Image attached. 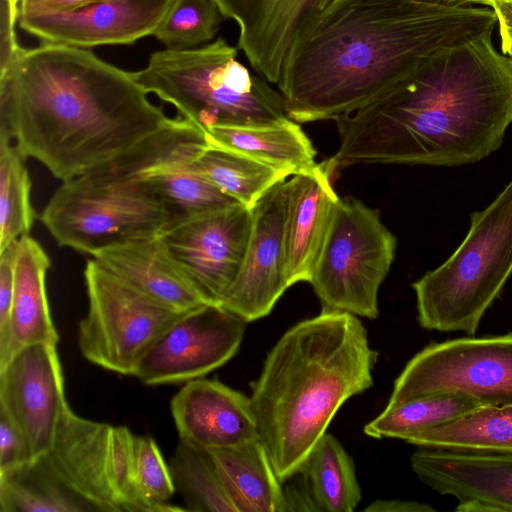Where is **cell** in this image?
Wrapping results in <instances>:
<instances>
[{"label":"cell","mask_w":512,"mask_h":512,"mask_svg":"<svg viewBox=\"0 0 512 512\" xmlns=\"http://www.w3.org/2000/svg\"><path fill=\"white\" fill-rule=\"evenodd\" d=\"M209 452L237 512H285L282 482L259 436Z\"/></svg>","instance_id":"cell-25"},{"label":"cell","mask_w":512,"mask_h":512,"mask_svg":"<svg viewBox=\"0 0 512 512\" xmlns=\"http://www.w3.org/2000/svg\"><path fill=\"white\" fill-rule=\"evenodd\" d=\"M424 2H430V3H438V4H449L450 0H420Z\"/></svg>","instance_id":"cell-43"},{"label":"cell","mask_w":512,"mask_h":512,"mask_svg":"<svg viewBox=\"0 0 512 512\" xmlns=\"http://www.w3.org/2000/svg\"><path fill=\"white\" fill-rule=\"evenodd\" d=\"M40 220L60 246L91 256L158 236L167 225L162 205L138 177L102 169L62 181Z\"/></svg>","instance_id":"cell-7"},{"label":"cell","mask_w":512,"mask_h":512,"mask_svg":"<svg viewBox=\"0 0 512 512\" xmlns=\"http://www.w3.org/2000/svg\"><path fill=\"white\" fill-rule=\"evenodd\" d=\"M210 145L255 159L293 176L316 166V151L299 123L217 126L206 133Z\"/></svg>","instance_id":"cell-26"},{"label":"cell","mask_w":512,"mask_h":512,"mask_svg":"<svg viewBox=\"0 0 512 512\" xmlns=\"http://www.w3.org/2000/svg\"><path fill=\"white\" fill-rule=\"evenodd\" d=\"M208 145V141L192 144L136 176L162 205L165 230L239 204L191 168L190 162Z\"/></svg>","instance_id":"cell-23"},{"label":"cell","mask_w":512,"mask_h":512,"mask_svg":"<svg viewBox=\"0 0 512 512\" xmlns=\"http://www.w3.org/2000/svg\"><path fill=\"white\" fill-rule=\"evenodd\" d=\"M239 27L240 48L253 69L278 84L298 40L332 0H216Z\"/></svg>","instance_id":"cell-18"},{"label":"cell","mask_w":512,"mask_h":512,"mask_svg":"<svg viewBox=\"0 0 512 512\" xmlns=\"http://www.w3.org/2000/svg\"><path fill=\"white\" fill-rule=\"evenodd\" d=\"M482 1V0H481ZM481 3V2H480ZM480 5V4H479Z\"/></svg>","instance_id":"cell-44"},{"label":"cell","mask_w":512,"mask_h":512,"mask_svg":"<svg viewBox=\"0 0 512 512\" xmlns=\"http://www.w3.org/2000/svg\"><path fill=\"white\" fill-rule=\"evenodd\" d=\"M480 5L493 10L501 39V52L512 57V0H482Z\"/></svg>","instance_id":"cell-39"},{"label":"cell","mask_w":512,"mask_h":512,"mask_svg":"<svg viewBox=\"0 0 512 512\" xmlns=\"http://www.w3.org/2000/svg\"><path fill=\"white\" fill-rule=\"evenodd\" d=\"M439 394L512 405V332L431 342L407 362L387 405Z\"/></svg>","instance_id":"cell-10"},{"label":"cell","mask_w":512,"mask_h":512,"mask_svg":"<svg viewBox=\"0 0 512 512\" xmlns=\"http://www.w3.org/2000/svg\"><path fill=\"white\" fill-rule=\"evenodd\" d=\"M366 512H435L436 509L428 503L414 500L377 499L371 502Z\"/></svg>","instance_id":"cell-40"},{"label":"cell","mask_w":512,"mask_h":512,"mask_svg":"<svg viewBox=\"0 0 512 512\" xmlns=\"http://www.w3.org/2000/svg\"><path fill=\"white\" fill-rule=\"evenodd\" d=\"M223 18L216 0H173L152 35L169 49H190L212 40Z\"/></svg>","instance_id":"cell-33"},{"label":"cell","mask_w":512,"mask_h":512,"mask_svg":"<svg viewBox=\"0 0 512 512\" xmlns=\"http://www.w3.org/2000/svg\"><path fill=\"white\" fill-rule=\"evenodd\" d=\"M497 24L490 8L420 0H332L291 52L278 88L297 123L367 105L436 51Z\"/></svg>","instance_id":"cell-2"},{"label":"cell","mask_w":512,"mask_h":512,"mask_svg":"<svg viewBox=\"0 0 512 512\" xmlns=\"http://www.w3.org/2000/svg\"><path fill=\"white\" fill-rule=\"evenodd\" d=\"M131 72L75 46L22 48L0 74V140L62 181L89 173L166 126Z\"/></svg>","instance_id":"cell-3"},{"label":"cell","mask_w":512,"mask_h":512,"mask_svg":"<svg viewBox=\"0 0 512 512\" xmlns=\"http://www.w3.org/2000/svg\"><path fill=\"white\" fill-rule=\"evenodd\" d=\"M135 435L125 426H111L108 444V476L121 512H151L136 478Z\"/></svg>","instance_id":"cell-34"},{"label":"cell","mask_w":512,"mask_h":512,"mask_svg":"<svg viewBox=\"0 0 512 512\" xmlns=\"http://www.w3.org/2000/svg\"><path fill=\"white\" fill-rule=\"evenodd\" d=\"M49 267L50 259L40 243L29 234L20 237L11 308L14 355L28 345L58 343L45 284Z\"/></svg>","instance_id":"cell-24"},{"label":"cell","mask_w":512,"mask_h":512,"mask_svg":"<svg viewBox=\"0 0 512 512\" xmlns=\"http://www.w3.org/2000/svg\"><path fill=\"white\" fill-rule=\"evenodd\" d=\"M378 353L357 316L322 311L269 351L250 397L281 482L296 474L341 406L373 385Z\"/></svg>","instance_id":"cell-4"},{"label":"cell","mask_w":512,"mask_h":512,"mask_svg":"<svg viewBox=\"0 0 512 512\" xmlns=\"http://www.w3.org/2000/svg\"><path fill=\"white\" fill-rule=\"evenodd\" d=\"M396 245L378 210L353 197L339 198L309 281L322 311L375 319Z\"/></svg>","instance_id":"cell-8"},{"label":"cell","mask_w":512,"mask_h":512,"mask_svg":"<svg viewBox=\"0 0 512 512\" xmlns=\"http://www.w3.org/2000/svg\"><path fill=\"white\" fill-rule=\"evenodd\" d=\"M288 180L252 207V225L239 275L221 306L246 322L267 316L290 287L285 267Z\"/></svg>","instance_id":"cell-14"},{"label":"cell","mask_w":512,"mask_h":512,"mask_svg":"<svg viewBox=\"0 0 512 512\" xmlns=\"http://www.w3.org/2000/svg\"><path fill=\"white\" fill-rule=\"evenodd\" d=\"M417 478L457 501V512H512V453L419 447L410 457Z\"/></svg>","instance_id":"cell-16"},{"label":"cell","mask_w":512,"mask_h":512,"mask_svg":"<svg viewBox=\"0 0 512 512\" xmlns=\"http://www.w3.org/2000/svg\"><path fill=\"white\" fill-rule=\"evenodd\" d=\"M336 172L330 159L288 180L285 225V267L289 286L309 282L324 241L335 203Z\"/></svg>","instance_id":"cell-20"},{"label":"cell","mask_w":512,"mask_h":512,"mask_svg":"<svg viewBox=\"0 0 512 512\" xmlns=\"http://www.w3.org/2000/svg\"><path fill=\"white\" fill-rule=\"evenodd\" d=\"M246 323L220 305L187 311L152 344L134 376L151 386L204 377L234 357Z\"/></svg>","instance_id":"cell-11"},{"label":"cell","mask_w":512,"mask_h":512,"mask_svg":"<svg viewBox=\"0 0 512 512\" xmlns=\"http://www.w3.org/2000/svg\"><path fill=\"white\" fill-rule=\"evenodd\" d=\"M67 404L56 346H25L0 368V408L23 434L32 462L51 450Z\"/></svg>","instance_id":"cell-13"},{"label":"cell","mask_w":512,"mask_h":512,"mask_svg":"<svg viewBox=\"0 0 512 512\" xmlns=\"http://www.w3.org/2000/svg\"><path fill=\"white\" fill-rule=\"evenodd\" d=\"M494 29L442 48L360 109L339 116L336 171L359 164L460 166L500 148L512 124V57Z\"/></svg>","instance_id":"cell-1"},{"label":"cell","mask_w":512,"mask_h":512,"mask_svg":"<svg viewBox=\"0 0 512 512\" xmlns=\"http://www.w3.org/2000/svg\"><path fill=\"white\" fill-rule=\"evenodd\" d=\"M30 463L32 457L23 434L0 408V478Z\"/></svg>","instance_id":"cell-37"},{"label":"cell","mask_w":512,"mask_h":512,"mask_svg":"<svg viewBox=\"0 0 512 512\" xmlns=\"http://www.w3.org/2000/svg\"><path fill=\"white\" fill-rule=\"evenodd\" d=\"M20 3L16 0H1L0 8V74L16 58L22 47L17 42L16 22Z\"/></svg>","instance_id":"cell-38"},{"label":"cell","mask_w":512,"mask_h":512,"mask_svg":"<svg viewBox=\"0 0 512 512\" xmlns=\"http://www.w3.org/2000/svg\"><path fill=\"white\" fill-rule=\"evenodd\" d=\"M102 0H21L19 12L75 10Z\"/></svg>","instance_id":"cell-41"},{"label":"cell","mask_w":512,"mask_h":512,"mask_svg":"<svg viewBox=\"0 0 512 512\" xmlns=\"http://www.w3.org/2000/svg\"><path fill=\"white\" fill-rule=\"evenodd\" d=\"M173 0H102L68 11L19 12V26L43 42L81 48L132 44L152 35Z\"/></svg>","instance_id":"cell-15"},{"label":"cell","mask_w":512,"mask_h":512,"mask_svg":"<svg viewBox=\"0 0 512 512\" xmlns=\"http://www.w3.org/2000/svg\"><path fill=\"white\" fill-rule=\"evenodd\" d=\"M512 274V178L439 267L412 284L417 319L426 330L476 334Z\"/></svg>","instance_id":"cell-6"},{"label":"cell","mask_w":512,"mask_h":512,"mask_svg":"<svg viewBox=\"0 0 512 512\" xmlns=\"http://www.w3.org/2000/svg\"><path fill=\"white\" fill-rule=\"evenodd\" d=\"M92 258L136 290L174 310L186 312L209 304L160 235L109 246Z\"/></svg>","instance_id":"cell-21"},{"label":"cell","mask_w":512,"mask_h":512,"mask_svg":"<svg viewBox=\"0 0 512 512\" xmlns=\"http://www.w3.org/2000/svg\"><path fill=\"white\" fill-rule=\"evenodd\" d=\"M84 281L88 311L79 323L82 355L106 370L134 376L148 349L185 312L146 296L93 258Z\"/></svg>","instance_id":"cell-9"},{"label":"cell","mask_w":512,"mask_h":512,"mask_svg":"<svg viewBox=\"0 0 512 512\" xmlns=\"http://www.w3.org/2000/svg\"><path fill=\"white\" fill-rule=\"evenodd\" d=\"M110 429L78 416L67 404L51 450L36 460L85 511L121 512L108 476Z\"/></svg>","instance_id":"cell-17"},{"label":"cell","mask_w":512,"mask_h":512,"mask_svg":"<svg viewBox=\"0 0 512 512\" xmlns=\"http://www.w3.org/2000/svg\"><path fill=\"white\" fill-rule=\"evenodd\" d=\"M169 468L186 511L237 512L209 450L180 440Z\"/></svg>","instance_id":"cell-30"},{"label":"cell","mask_w":512,"mask_h":512,"mask_svg":"<svg viewBox=\"0 0 512 512\" xmlns=\"http://www.w3.org/2000/svg\"><path fill=\"white\" fill-rule=\"evenodd\" d=\"M405 442L426 448L512 453V405L482 407Z\"/></svg>","instance_id":"cell-27"},{"label":"cell","mask_w":512,"mask_h":512,"mask_svg":"<svg viewBox=\"0 0 512 512\" xmlns=\"http://www.w3.org/2000/svg\"><path fill=\"white\" fill-rule=\"evenodd\" d=\"M483 406L472 398L456 394H439L412 399L396 405H387L364 426V433L372 438L409 437L480 409Z\"/></svg>","instance_id":"cell-29"},{"label":"cell","mask_w":512,"mask_h":512,"mask_svg":"<svg viewBox=\"0 0 512 512\" xmlns=\"http://www.w3.org/2000/svg\"><path fill=\"white\" fill-rule=\"evenodd\" d=\"M190 166L221 192L249 209L273 186L290 177L255 159L210 144Z\"/></svg>","instance_id":"cell-28"},{"label":"cell","mask_w":512,"mask_h":512,"mask_svg":"<svg viewBox=\"0 0 512 512\" xmlns=\"http://www.w3.org/2000/svg\"><path fill=\"white\" fill-rule=\"evenodd\" d=\"M170 408L180 440L207 450L258 437L250 397L217 379L188 381L173 396Z\"/></svg>","instance_id":"cell-19"},{"label":"cell","mask_w":512,"mask_h":512,"mask_svg":"<svg viewBox=\"0 0 512 512\" xmlns=\"http://www.w3.org/2000/svg\"><path fill=\"white\" fill-rule=\"evenodd\" d=\"M25 158L11 140H0V252L28 235L35 220Z\"/></svg>","instance_id":"cell-31"},{"label":"cell","mask_w":512,"mask_h":512,"mask_svg":"<svg viewBox=\"0 0 512 512\" xmlns=\"http://www.w3.org/2000/svg\"><path fill=\"white\" fill-rule=\"evenodd\" d=\"M251 225V209L236 204L188 220L160 236L203 299L221 306L242 268Z\"/></svg>","instance_id":"cell-12"},{"label":"cell","mask_w":512,"mask_h":512,"mask_svg":"<svg viewBox=\"0 0 512 512\" xmlns=\"http://www.w3.org/2000/svg\"><path fill=\"white\" fill-rule=\"evenodd\" d=\"M223 38L190 49L155 51L147 66L131 72L149 94L173 105L206 133L217 126L263 125L289 118L282 94L237 60Z\"/></svg>","instance_id":"cell-5"},{"label":"cell","mask_w":512,"mask_h":512,"mask_svg":"<svg viewBox=\"0 0 512 512\" xmlns=\"http://www.w3.org/2000/svg\"><path fill=\"white\" fill-rule=\"evenodd\" d=\"M297 474L299 483L284 488L290 511L353 512L360 502L353 460L330 434L317 442Z\"/></svg>","instance_id":"cell-22"},{"label":"cell","mask_w":512,"mask_h":512,"mask_svg":"<svg viewBox=\"0 0 512 512\" xmlns=\"http://www.w3.org/2000/svg\"><path fill=\"white\" fill-rule=\"evenodd\" d=\"M18 240L0 252V368L4 367L14 356L11 308Z\"/></svg>","instance_id":"cell-36"},{"label":"cell","mask_w":512,"mask_h":512,"mask_svg":"<svg viewBox=\"0 0 512 512\" xmlns=\"http://www.w3.org/2000/svg\"><path fill=\"white\" fill-rule=\"evenodd\" d=\"M134 454L138 486L151 512L184 510L168 503L175 493V487L169 465L155 440L149 436L135 435Z\"/></svg>","instance_id":"cell-35"},{"label":"cell","mask_w":512,"mask_h":512,"mask_svg":"<svg viewBox=\"0 0 512 512\" xmlns=\"http://www.w3.org/2000/svg\"><path fill=\"white\" fill-rule=\"evenodd\" d=\"M481 0H450L449 4L458 6L479 5Z\"/></svg>","instance_id":"cell-42"},{"label":"cell","mask_w":512,"mask_h":512,"mask_svg":"<svg viewBox=\"0 0 512 512\" xmlns=\"http://www.w3.org/2000/svg\"><path fill=\"white\" fill-rule=\"evenodd\" d=\"M83 506L34 461L0 478V512H79Z\"/></svg>","instance_id":"cell-32"}]
</instances>
